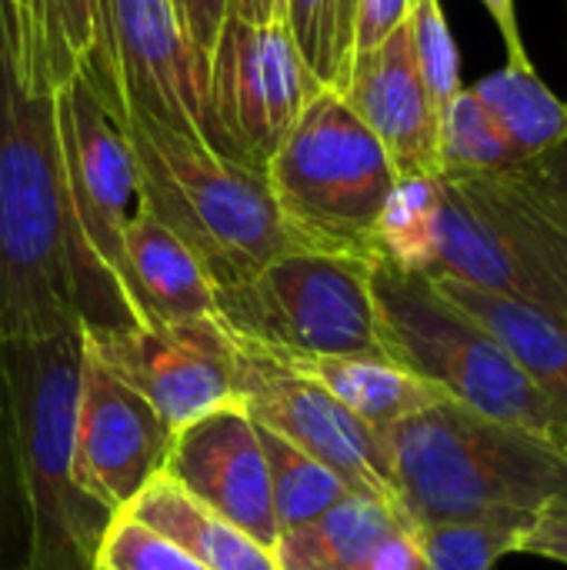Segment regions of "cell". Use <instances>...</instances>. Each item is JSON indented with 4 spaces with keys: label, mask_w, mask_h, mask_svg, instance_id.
Segmentation results:
<instances>
[{
    "label": "cell",
    "mask_w": 567,
    "mask_h": 570,
    "mask_svg": "<svg viewBox=\"0 0 567 570\" xmlns=\"http://www.w3.org/2000/svg\"><path fill=\"white\" fill-rule=\"evenodd\" d=\"M124 271L137 327L184 324L214 314L211 274L197 254L147 207H137L127 224Z\"/></svg>",
    "instance_id": "cell-16"
},
{
    "label": "cell",
    "mask_w": 567,
    "mask_h": 570,
    "mask_svg": "<svg viewBox=\"0 0 567 570\" xmlns=\"http://www.w3.org/2000/svg\"><path fill=\"white\" fill-rule=\"evenodd\" d=\"M438 160L441 174L465 177V174H501L521 167L505 134L495 127L475 90H458L448 110L438 120Z\"/></svg>",
    "instance_id": "cell-26"
},
{
    "label": "cell",
    "mask_w": 567,
    "mask_h": 570,
    "mask_svg": "<svg viewBox=\"0 0 567 570\" xmlns=\"http://www.w3.org/2000/svg\"><path fill=\"white\" fill-rule=\"evenodd\" d=\"M160 474L267 551H277L281 531L271 508L267 461L257 424L241 404L177 431Z\"/></svg>",
    "instance_id": "cell-14"
},
{
    "label": "cell",
    "mask_w": 567,
    "mask_h": 570,
    "mask_svg": "<svg viewBox=\"0 0 567 570\" xmlns=\"http://www.w3.org/2000/svg\"><path fill=\"white\" fill-rule=\"evenodd\" d=\"M0 428H3V411H0ZM3 448H7V441L0 444V451H3Z\"/></svg>",
    "instance_id": "cell-39"
},
{
    "label": "cell",
    "mask_w": 567,
    "mask_h": 570,
    "mask_svg": "<svg viewBox=\"0 0 567 570\" xmlns=\"http://www.w3.org/2000/svg\"><path fill=\"white\" fill-rule=\"evenodd\" d=\"M227 17L241 23H284V0H227Z\"/></svg>",
    "instance_id": "cell-37"
},
{
    "label": "cell",
    "mask_w": 567,
    "mask_h": 570,
    "mask_svg": "<svg viewBox=\"0 0 567 570\" xmlns=\"http://www.w3.org/2000/svg\"><path fill=\"white\" fill-rule=\"evenodd\" d=\"M364 257L287 250L254 277L214 291V317L277 354L388 361Z\"/></svg>",
    "instance_id": "cell-7"
},
{
    "label": "cell",
    "mask_w": 567,
    "mask_h": 570,
    "mask_svg": "<svg viewBox=\"0 0 567 570\" xmlns=\"http://www.w3.org/2000/svg\"><path fill=\"white\" fill-rule=\"evenodd\" d=\"M428 570H491L498 558L515 554L521 528L495 521H448L414 528Z\"/></svg>",
    "instance_id": "cell-27"
},
{
    "label": "cell",
    "mask_w": 567,
    "mask_h": 570,
    "mask_svg": "<svg viewBox=\"0 0 567 570\" xmlns=\"http://www.w3.org/2000/svg\"><path fill=\"white\" fill-rule=\"evenodd\" d=\"M130 327L120 291L90 261L63 180L57 94L20 67L0 0V344L80 327Z\"/></svg>",
    "instance_id": "cell-1"
},
{
    "label": "cell",
    "mask_w": 567,
    "mask_h": 570,
    "mask_svg": "<svg viewBox=\"0 0 567 570\" xmlns=\"http://www.w3.org/2000/svg\"><path fill=\"white\" fill-rule=\"evenodd\" d=\"M324 83L284 23L224 20L207 57L204 104L217 154L257 174Z\"/></svg>",
    "instance_id": "cell-8"
},
{
    "label": "cell",
    "mask_w": 567,
    "mask_h": 570,
    "mask_svg": "<svg viewBox=\"0 0 567 570\" xmlns=\"http://www.w3.org/2000/svg\"><path fill=\"white\" fill-rule=\"evenodd\" d=\"M170 3H174V13L180 20L187 43L207 63V57L217 43V33L227 20V0H170Z\"/></svg>",
    "instance_id": "cell-32"
},
{
    "label": "cell",
    "mask_w": 567,
    "mask_h": 570,
    "mask_svg": "<svg viewBox=\"0 0 567 570\" xmlns=\"http://www.w3.org/2000/svg\"><path fill=\"white\" fill-rule=\"evenodd\" d=\"M97 570H100V568H97Z\"/></svg>",
    "instance_id": "cell-41"
},
{
    "label": "cell",
    "mask_w": 567,
    "mask_h": 570,
    "mask_svg": "<svg viewBox=\"0 0 567 570\" xmlns=\"http://www.w3.org/2000/svg\"><path fill=\"white\" fill-rule=\"evenodd\" d=\"M481 3L491 13V20L498 23V30H501L505 50H508V63L511 67H521V70H535V63L528 57V47H525V37H521V23H518L515 0H481Z\"/></svg>",
    "instance_id": "cell-34"
},
{
    "label": "cell",
    "mask_w": 567,
    "mask_h": 570,
    "mask_svg": "<svg viewBox=\"0 0 567 570\" xmlns=\"http://www.w3.org/2000/svg\"><path fill=\"white\" fill-rule=\"evenodd\" d=\"M414 0H358L354 7V37H351V57L374 50L384 43L411 13Z\"/></svg>",
    "instance_id": "cell-31"
},
{
    "label": "cell",
    "mask_w": 567,
    "mask_h": 570,
    "mask_svg": "<svg viewBox=\"0 0 567 570\" xmlns=\"http://www.w3.org/2000/svg\"><path fill=\"white\" fill-rule=\"evenodd\" d=\"M531 167L565 197V204H567V134H565V140H558L551 150H545L541 157H535L531 160Z\"/></svg>",
    "instance_id": "cell-38"
},
{
    "label": "cell",
    "mask_w": 567,
    "mask_h": 570,
    "mask_svg": "<svg viewBox=\"0 0 567 570\" xmlns=\"http://www.w3.org/2000/svg\"><path fill=\"white\" fill-rule=\"evenodd\" d=\"M515 554H538L567 564V504L548 508L515 544Z\"/></svg>",
    "instance_id": "cell-33"
},
{
    "label": "cell",
    "mask_w": 567,
    "mask_h": 570,
    "mask_svg": "<svg viewBox=\"0 0 567 570\" xmlns=\"http://www.w3.org/2000/svg\"><path fill=\"white\" fill-rule=\"evenodd\" d=\"M354 7L358 0H334V83H341L351 63V37H354Z\"/></svg>",
    "instance_id": "cell-36"
},
{
    "label": "cell",
    "mask_w": 567,
    "mask_h": 570,
    "mask_svg": "<svg viewBox=\"0 0 567 570\" xmlns=\"http://www.w3.org/2000/svg\"><path fill=\"white\" fill-rule=\"evenodd\" d=\"M277 354V351H274ZM284 364L301 371L304 377L317 381L331 397H338L354 417L384 431L448 394L434 384L408 374L391 361L371 357H304V354H277Z\"/></svg>",
    "instance_id": "cell-21"
},
{
    "label": "cell",
    "mask_w": 567,
    "mask_h": 570,
    "mask_svg": "<svg viewBox=\"0 0 567 570\" xmlns=\"http://www.w3.org/2000/svg\"><path fill=\"white\" fill-rule=\"evenodd\" d=\"M84 344V341H80ZM170 428L157 411L84 351L74 407V471L80 488L114 514L160 474Z\"/></svg>",
    "instance_id": "cell-13"
},
{
    "label": "cell",
    "mask_w": 567,
    "mask_h": 570,
    "mask_svg": "<svg viewBox=\"0 0 567 570\" xmlns=\"http://www.w3.org/2000/svg\"><path fill=\"white\" fill-rule=\"evenodd\" d=\"M80 364V331L0 344V411L27 514L23 570H97L100 541L117 518L74 471Z\"/></svg>",
    "instance_id": "cell-3"
},
{
    "label": "cell",
    "mask_w": 567,
    "mask_h": 570,
    "mask_svg": "<svg viewBox=\"0 0 567 570\" xmlns=\"http://www.w3.org/2000/svg\"><path fill=\"white\" fill-rule=\"evenodd\" d=\"M124 514L164 534L207 570H281L274 551L197 504L164 474L150 478Z\"/></svg>",
    "instance_id": "cell-19"
},
{
    "label": "cell",
    "mask_w": 567,
    "mask_h": 570,
    "mask_svg": "<svg viewBox=\"0 0 567 570\" xmlns=\"http://www.w3.org/2000/svg\"><path fill=\"white\" fill-rule=\"evenodd\" d=\"M408 30H411L418 73L441 120V114L461 90V57H458V43L448 27L441 0H414L408 13Z\"/></svg>",
    "instance_id": "cell-28"
},
{
    "label": "cell",
    "mask_w": 567,
    "mask_h": 570,
    "mask_svg": "<svg viewBox=\"0 0 567 570\" xmlns=\"http://www.w3.org/2000/svg\"><path fill=\"white\" fill-rule=\"evenodd\" d=\"M264 177L297 250L378 257L374 230L398 170L338 90L311 97Z\"/></svg>",
    "instance_id": "cell-6"
},
{
    "label": "cell",
    "mask_w": 567,
    "mask_h": 570,
    "mask_svg": "<svg viewBox=\"0 0 567 570\" xmlns=\"http://www.w3.org/2000/svg\"><path fill=\"white\" fill-rule=\"evenodd\" d=\"M565 7H567V0H565Z\"/></svg>",
    "instance_id": "cell-40"
},
{
    "label": "cell",
    "mask_w": 567,
    "mask_h": 570,
    "mask_svg": "<svg viewBox=\"0 0 567 570\" xmlns=\"http://www.w3.org/2000/svg\"><path fill=\"white\" fill-rule=\"evenodd\" d=\"M104 0H10L20 67L40 90L57 94L94 53Z\"/></svg>",
    "instance_id": "cell-22"
},
{
    "label": "cell",
    "mask_w": 567,
    "mask_h": 570,
    "mask_svg": "<svg viewBox=\"0 0 567 570\" xmlns=\"http://www.w3.org/2000/svg\"><path fill=\"white\" fill-rule=\"evenodd\" d=\"M231 347L237 404L254 424L281 434L317 464L331 468L354 494H368L398 508L391 461L378 428L354 417L338 397L284 364L274 351L237 334H231Z\"/></svg>",
    "instance_id": "cell-10"
},
{
    "label": "cell",
    "mask_w": 567,
    "mask_h": 570,
    "mask_svg": "<svg viewBox=\"0 0 567 570\" xmlns=\"http://www.w3.org/2000/svg\"><path fill=\"white\" fill-rule=\"evenodd\" d=\"M371 291L378 337L391 364L485 417L525 428L567 451V424L558 411L515 364L508 347L451 304L431 277L374 261Z\"/></svg>",
    "instance_id": "cell-5"
},
{
    "label": "cell",
    "mask_w": 567,
    "mask_h": 570,
    "mask_svg": "<svg viewBox=\"0 0 567 570\" xmlns=\"http://www.w3.org/2000/svg\"><path fill=\"white\" fill-rule=\"evenodd\" d=\"M368 570H428L424 568V554L418 544L414 531H398L394 538H388L378 554L371 558Z\"/></svg>",
    "instance_id": "cell-35"
},
{
    "label": "cell",
    "mask_w": 567,
    "mask_h": 570,
    "mask_svg": "<svg viewBox=\"0 0 567 570\" xmlns=\"http://www.w3.org/2000/svg\"><path fill=\"white\" fill-rule=\"evenodd\" d=\"M431 281L451 304L471 314L485 331H491L508 347L515 364L531 377V384L567 424V324L505 294H491L451 277Z\"/></svg>",
    "instance_id": "cell-18"
},
{
    "label": "cell",
    "mask_w": 567,
    "mask_h": 570,
    "mask_svg": "<svg viewBox=\"0 0 567 570\" xmlns=\"http://www.w3.org/2000/svg\"><path fill=\"white\" fill-rule=\"evenodd\" d=\"M284 27L324 87L334 83V0H284Z\"/></svg>",
    "instance_id": "cell-30"
},
{
    "label": "cell",
    "mask_w": 567,
    "mask_h": 570,
    "mask_svg": "<svg viewBox=\"0 0 567 570\" xmlns=\"http://www.w3.org/2000/svg\"><path fill=\"white\" fill-rule=\"evenodd\" d=\"M264 461H267V481H271V508L281 538L291 531L307 528L324 511H331L341 498L351 494V488L324 464H317L311 454L284 441L281 434L257 424Z\"/></svg>",
    "instance_id": "cell-24"
},
{
    "label": "cell",
    "mask_w": 567,
    "mask_h": 570,
    "mask_svg": "<svg viewBox=\"0 0 567 570\" xmlns=\"http://www.w3.org/2000/svg\"><path fill=\"white\" fill-rule=\"evenodd\" d=\"M100 570H207L164 534L130 514H117L97 551Z\"/></svg>",
    "instance_id": "cell-29"
},
{
    "label": "cell",
    "mask_w": 567,
    "mask_h": 570,
    "mask_svg": "<svg viewBox=\"0 0 567 570\" xmlns=\"http://www.w3.org/2000/svg\"><path fill=\"white\" fill-rule=\"evenodd\" d=\"M428 277H451L491 294H505L555 317L545 291L518 264V257L511 254L491 217L475 204V197L458 180L444 174H441V204H438V227H434V257Z\"/></svg>",
    "instance_id": "cell-17"
},
{
    "label": "cell",
    "mask_w": 567,
    "mask_h": 570,
    "mask_svg": "<svg viewBox=\"0 0 567 570\" xmlns=\"http://www.w3.org/2000/svg\"><path fill=\"white\" fill-rule=\"evenodd\" d=\"M84 351L137 391L170 434L237 404L234 347L211 317L160 327H80Z\"/></svg>",
    "instance_id": "cell-11"
},
{
    "label": "cell",
    "mask_w": 567,
    "mask_h": 570,
    "mask_svg": "<svg viewBox=\"0 0 567 570\" xmlns=\"http://www.w3.org/2000/svg\"><path fill=\"white\" fill-rule=\"evenodd\" d=\"M398 531H414L398 508L351 491L307 528L284 534L274 554L281 570H368Z\"/></svg>",
    "instance_id": "cell-20"
},
{
    "label": "cell",
    "mask_w": 567,
    "mask_h": 570,
    "mask_svg": "<svg viewBox=\"0 0 567 570\" xmlns=\"http://www.w3.org/2000/svg\"><path fill=\"white\" fill-rule=\"evenodd\" d=\"M117 120L134 154L140 207L197 254L214 291L244 284L274 257L297 250L264 174L140 110L124 107Z\"/></svg>",
    "instance_id": "cell-4"
},
{
    "label": "cell",
    "mask_w": 567,
    "mask_h": 570,
    "mask_svg": "<svg viewBox=\"0 0 567 570\" xmlns=\"http://www.w3.org/2000/svg\"><path fill=\"white\" fill-rule=\"evenodd\" d=\"M441 204V174H404L394 180L378 230H374V261H388L408 274H431L434 257V227Z\"/></svg>",
    "instance_id": "cell-25"
},
{
    "label": "cell",
    "mask_w": 567,
    "mask_h": 570,
    "mask_svg": "<svg viewBox=\"0 0 567 570\" xmlns=\"http://www.w3.org/2000/svg\"><path fill=\"white\" fill-rule=\"evenodd\" d=\"M80 77L114 117L130 107L214 147L204 104L207 63L187 43L170 0H104Z\"/></svg>",
    "instance_id": "cell-9"
},
{
    "label": "cell",
    "mask_w": 567,
    "mask_h": 570,
    "mask_svg": "<svg viewBox=\"0 0 567 570\" xmlns=\"http://www.w3.org/2000/svg\"><path fill=\"white\" fill-rule=\"evenodd\" d=\"M57 137L80 240L97 271L127 301L124 234L140 207L134 154L120 120L100 104L80 73L57 90Z\"/></svg>",
    "instance_id": "cell-12"
},
{
    "label": "cell",
    "mask_w": 567,
    "mask_h": 570,
    "mask_svg": "<svg viewBox=\"0 0 567 570\" xmlns=\"http://www.w3.org/2000/svg\"><path fill=\"white\" fill-rule=\"evenodd\" d=\"M341 100L378 137L398 177L441 174L438 114L418 73L408 20L374 50L351 57L338 87Z\"/></svg>",
    "instance_id": "cell-15"
},
{
    "label": "cell",
    "mask_w": 567,
    "mask_h": 570,
    "mask_svg": "<svg viewBox=\"0 0 567 570\" xmlns=\"http://www.w3.org/2000/svg\"><path fill=\"white\" fill-rule=\"evenodd\" d=\"M471 90L511 144L518 164H531L565 140L567 100L538 77V70L505 63L501 70L481 77Z\"/></svg>",
    "instance_id": "cell-23"
},
{
    "label": "cell",
    "mask_w": 567,
    "mask_h": 570,
    "mask_svg": "<svg viewBox=\"0 0 567 570\" xmlns=\"http://www.w3.org/2000/svg\"><path fill=\"white\" fill-rule=\"evenodd\" d=\"M411 528L495 521L528 531L567 504V451L451 397L381 431Z\"/></svg>",
    "instance_id": "cell-2"
}]
</instances>
